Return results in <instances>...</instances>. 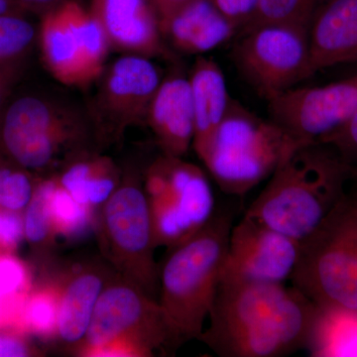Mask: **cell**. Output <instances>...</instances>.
Returning a JSON list of instances; mask_svg holds the SVG:
<instances>
[{
  "label": "cell",
  "instance_id": "33",
  "mask_svg": "<svg viewBox=\"0 0 357 357\" xmlns=\"http://www.w3.org/2000/svg\"><path fill=\"white\" fill-rule=\"evenodd\" d=\"M218 9L234 25L238 32L252 17L259 0H211Z\"/></svg>",
  "mask_w": 357,
  "mask_h": 357
},
{
  "label": "cell",
  "instance_id": "31",
  "mask_svg": "<svg viewBox=\"0 0 357 357\" xmlns=\"http://www.w3.org/2000/svg\"><path fill=\"white\" fill-rule=\"evenodd\" d=\"M24 237L23 215L0 208V255H11Z\"/></svg>",
  "mask_w": 357,
  "mask_h": 357
},
{
  "label": "cell",
  "instance_id": "18",
  "mask_svg": "<svg viewBox=\"0 0 357 357\" xmlns=\"http://www.w3.org/2000/svg\"><path fill=\"white\" fill-rule=\"evenodd\" d=\"M312 74L357 62V0H323L309 26Z\"/></svg>",
  "mask_w": 357,
  "mask_h": 357
},
{
  "label": "cell",
  "instance_id": "1",
  "mask_svg": "<svg viewBox=\"0 0 357 357\" xmlns=\"http://www.w3.org/2000/svg\"><path fill=\"white\" fill-rule=\"evenodd\" d=\"M317 305L291 286L220 280L199 340L220 357H281L307 349Z\"/></svg>",
  "mask_w": 357,
  "mask_h": 357
},
{
  "label": "cell",
  "instance_id": "21",
  "mask_svg": "<svg viewBox=\"0 0 357 357\" xmlns=\"http://www.w3.org/2000/svg\"><path fill=\"white\" fill-rule=\"evenodd\" d=\"M55 174L59 184L79 203L98 210L121 184L123 171L100 150H89L70 159Z\"/></svg>",
  "mask_w": 357,
  "mask_h": 357
},
{
  "label": "cell",
  "instance_id": "3",
  "mask_svg": "<svg viewBox=\"0 0 357 357\" xmlns=\"http://www.w3.org/2000/svg\"><path fill=\"white\" fill-rule=\"evenodd\" d=\"M98 149L88 109L57 95L10 98L0 115V156L37 176L51 175Z\"/></svg>",
  "mask_w": 357,
  "mask_h": 357
},
{
  "label": "cell",
  "instance_id": "4",
  "mask_svg": "<svg viewBox=\"0 0 357 357\" xmlns=\"http://www.w3.org/2000/svg\"><path fill=\"white\" fill-rule=\"evenodd\" d=\"M231 211H215L210 222L172 249L159 266L158 303L185 344L201 337L222 280Z\"/></svg>",
  "mask_w": 357,
  "mask_h": 357
},
{
  "label": "cell",
  "instance_id": "25",
  "mask_svg": "<svg viewBox=\"0 0 357 357\" xmlns=\"http://www.w3.org/2000/svg\"><path fill=\"white\" fill-rule=\"evenodd\" d=\"M50 211L56 236L70 243L83 238L91 229H96L98 211L79 203L59 184L57 177L51 194Z\"/></svg>",
  "mask_w": 357,
  "mask_h": 357
},
{
  "label": "cell",
  "instance_id": "30",
  "mask_svg": "<svg viewBox=\"0 0 357 357\" xmlns=\"http://www.w3.org/2000/svg\"><path fill=\"white\" fill-rule=\"evenodd\" d=\"M321 143L335 148L347 165L357 167V112L342 128Z\"/></svg>",
  "mask_w": 357,
  "mask_h": 357
},
{
  "label": "cell",
  "instance_id": "17",
  "mask_svg": "<svg viewBox=\"0 0 357 357\" xmlns=\"http://www.w3.org/2000/svg\"><path fill=\"white\" fill-rule=\"evenodd\" d=\"M146 124L162 154L184 158L192 147L195 133L189 77L173 73L162 79L150 103Z\"/></svg>",
  "mask_w": 357,
  "mask_h": 357
},
{
  "label": "cell",
  "instance_id": "16",
  "mask_svg": "<svg viewBox=\"0 0 357 357\" xmlns=\"http://www.w3.org/2000/svg\"><path fill=\"white\" fill-rule=\"evenodd\" d=\"M109 263H77L56 275L60 286L57 340L75 354L83 342L103 289L115 273Z\"/></svg>",
  "mask_w": 357,
  "mask_h": 357
},
{
  "label": "cell",
  "instance_id": "19",
  "mask_svg": "<svg viewBox=\"0 0 357 357\" xmlns=\"http://www.w3.org/2000/svg\"><path fill=\"white\" fill-rule=\"evenodd\" d=\"M161 32L175 50L202 55L234 38L238 28L211 0H190L161 25Z\"/></svg>",
  "mask_w": 357,
  "mask_h": 357
},
{
  "label": "cell",
  "instance_id": "26",
  "mask_svg": "<svg viewBox=\"0 0 357 357\" xmlns=\"http://www.w3.org/2000/svg\"><path fill=\"white\" fill-rule=\"evenodd\" d=\"M31 290L24 263L11 255H0V326L13 324L20 328L21 312Z\"/></svg>",
  "mask_w": 357,
  "mask_h": 357
},
{
  "label": "cell",
  "instance_id": "12",
  "mask_svg": "<svg viewBox=\"0 0 357 357\" xmlns=\"http://www.w3.org/2000/svg\"><path fill=\"white\" fill-rule=\"evenodd\" d=\"M151 59L126 55L105 66L86 107L98 149L119 142L126 130L146 124L148 109L162 82Z\"/></svg>",
  "mask_w": 357,
  "mask_h": 357
},
{
  "label": "cell",
  "instance_id": "23",
  "mask_svg": "<svg viewBox=\"0 0 357 357\" xmlns=\"http://www.w3.org/2000/svg\"><path fill=\"white\" fill-rule=\"evenodd\" d=\"M60 286L56 276L32 289L23 306L20 328L45 340L56 342L58 335Z\"/></svg>",
  "mask_w": 357,
  "mask_h": 357
},
{
  "label": "cell",
  "instance_id": "27",
  "mask_svg": "<svg viewBox=\"0 0 357 357\" xmlns=\"http://www.w3.org/2000/svg\"><path fill=\"white\" fill-rule=\"evenodd\" d=\"M38 44V26L26 13L0 15V67L24 69L26 61Z\"/></svg>",
  "mask_w": 357,
  "mask_h": 357
},
{
  "label": "cell",
  "instance_id": "15",
  "mask_svg": "<svg viewBox=\"0 0 357 357\" xmlns=\"http://www.w3.org/2000/svg\"><path fill=\"white\" fill-rule=\"evenodd\" d=\"M89 10L112 50L150 59L167 55L151 0H91Z\"/></svg>",
  "mask_w": 357,
  "mask_h": 357
},
{
  "label": "cell",
  "instance_id": "37",
  "mask_svg": "<svg viewBox=\"0 0 357 357\" xmlns=\"http://www.w3.org/2000/svg\"><path fill=\"white\" fill-rule=\"evenodd\" d=\"M347 195L357 203V167H351V169H349Z\"/></svg>",
  "mask_w": 357,
  "mask_h": 357
},
{
  "label": "cell",
  "instance_id": "6",
  "mask_svg": "<svg viewBox=\"0 0 357 357\" xmlns=\"http://www.w3.org/2000/svg\"><path fill=\"white\" fill-rule=\"evenodd\" d=\"M297 145L271 119L230 98L204 165L223 192L241 197L270 178Z\"/></svg>",
  "mask_w": 357,
  "mask_h": 357
},
{
  "label": "cell",
  "instance_id": "2",
  "mask_svg": "<svg viewBox=\"0 0 357 357\" xmlns=\"http://www.w3.org/2000/svg\"><path fill=\"white\" fill-rule=\"evenodd\" d=\"M351 166L326 143L293 148L246 211V217L302 241L347 196Z\"/></svg>",
  "mask_w": 357,
  "mask_h": 357
},
{
  "label": "cell",
  "instance_id": "14",
  "mask_svg": "<svg viewBox=\"0 0 357 357\" xmlns=\"http://www.w3.org/2000/svg\"><path fill=\"white\" fill-rule=\"evenodd\" d=\"M297 239L244 215L232 227L222 280L285 284L299 260Z\"/></svg>",
  "mask_w": 357,
  "mask_h": 357
},
{
  "label": "cell",
  "instance_id": "5",
  "mask_svg": "<svg viewBox=\"0 0 357 357\" xmlns=\"http://www.w3.org/2000/svg\"><path fill=\"white\" fill-rule=\"evenodd\" d=\"M182 344L158 300L115 272L96 303L88 332L75 354L84 357L166 356Z\"/></svg>",
  "mask_w": 357,
  "mask_h": 357
},
{
  "label": "cell",
  "instance_id": "34",
  "mask_svg": "<svg viewBox=\"0 0 357 357\" xmlns=\"http://www.w3.org/2000/svg\"><path fill=\"white\" fill-rule=\"evenodd\" d=\"M21 68L0 67V115L13 96V89L23 74Z\"/></svg>",
  "mask_w": 357,
  "mask_h": 357
},
{
  "label": "cell",
  "instance_id": "20",
  "mask_svg": "<svg viewBox=\"0 0 357 357\" xmlns=\"http://www.w3.org/2000/svg\"><path fill=\"white\" fill-rule=\"evenodd\" d=\"M194 109L192 148L203 162L225 119L230 102L222 69L215 61L199 56L189 76Z\"/></svg>",
  "mask_w": 357,
  "mask_h": 357
},
{
  "label": "cell",
  "instance_id": "24",
  "mask_svg": "<svg viewBox=\"0 0 357 357\" xmlns=\"http://www.w3.org/2000/svg\"><path fill=\"white\" fill-rule=\"evenodd\" d=\"M56 184L55 173L39 176L34 192L23 215L24 236L44 256L55 248L57 236L52 222L50 198Z\"/></svg>",
  "mask_w": 357,
  "mask_h": 357
},
{
  "label": "cell",
  "instance_id": "8",
  "mask_svg": "<svg viewBox=\"0 0 357 357\" xmlns=\"http://www.w3.org/2000/svg\"><path fill=\"white\" fill-rule=\"evenodd\" d=\"M96 234L105 259L116 273L158 300L159 266L155 261L151 213L142 175L122 174L121 182L98 208Z\"/></svg>",
  "mask_w": 357,
  "mask_h": 357
},
{
  "label": "cell",
  "instance_id": "35",
  "mask_svg": "<svg viewBox=\"0 0 357 357\" xmlns=\"http://www.w3.org/2000/svg\"><path fill=\"white\" fill-rule=\"evenodd\" d=\"M190 0H151L160 21V27L175 11Z\"/></svg>",
  "mask_w": 357,
  "mask_h": 357
},
{
  "label": "cell",
  "instance_id": "13",
  "mask_svg": "<svg viewBox=\"0 0 357 357\" xmlns=\"http://www.w3.org/2000/svg\"><path fill=\"white\" fill-rule=\"evenodd\" d=\"M267 102L270 119L294 142H323L357 112V75L325 86L290 89Z\"/></svg>",
  "mask_w": 357,
  "mask_h": 357
},
{
  "label": "cell",
  "instance_id": "28",
  "mask_svg": "<svg viewBox=\"0 0 357 357\" xmlns=\"http://www.w3.org/2000/svg\"><path fill=\"white\" fill-rule=\"evenodd\" d=\"M323 0H259L255 14L241 33L266 23L307 26Z\"/></svg>",
  "mask_w": 357,
  "mask_h": 357
},
{
  "label": "cell",
  "instance_id": "9",
  "mask_svg": "<svg viewBox=\"0 0 357 357\" xmlns=\"http://www.w3.org/2000/svg\"><path fill=\"white\" fill-rule=\"evenodd\" d=\"M154 243L172 249L203 229L217 211L213 188L199 167L161 154L142 175Z\"/></svg>",
  "mask_w": 357,
  "mask_h": 357
},
{
  "label": "cell",
  "instance_id": "32",
  "mask_svg": "<svg viewBox=\"0 0 357 357\" xmlns=\"http://www.w3.org/2000/svg\"><path fill=\"white\" fill-rule=\"evenodd\" d=\"M23 333L24 332L17 328L0 330V357L38 356V349L28 342Z\"/></svg>",
  "mask_w": 357,
  "mask_h": 357
},
{
  "label": "cell",
  "instance_id": "29",
  "mask_svg": "<svg viewBox=\"0 0 357 357\" xmlns=\"http://www.w3.org/2000/svg\"><path fill=\"white\" fill-rule=\"evenodd\" d=\"M39 176L0 156V208L22 213L29 204Z\"/></svg>",
  "mask_w": 357,
  "mask_h": 357
},
{
  "label": "cell",
  "instance_id": "11",
  "mask_svg": "<svg viewBox=\"0 0 357 357\" xmlns=\"http://www.w3.org/2000/svg\"><path fill=\"white\" fill-rule=\"evenodd\" d=\"M243 76L263 98L295 88L312 77L309 27L294 23H266L241 33L234 49Z\"/></svg>",
  "mask_w": 357,
  "mask_h": 357
},
{
  "label": "cell",
  "instance_id": "10",
  "mask_svg": "<svg viewBox=\"0 0 357 357\" xmlns=\"http://www.w3.org/2000/svg\"><path fill=\"white\" fill-rule=\"evenodd\" d=\"M38 46L52 76L76 88L96 83L110 50L95 16L75 0H60L45 9L38 25Z\"/></svg>",
  "mask_w": 357,
  "mask_h": 357
},
{
  "label": "cell",
  "instance_id": "22",
  "mask_svg": "<svg viewBox=\"0 0 357 357\" xmlns=\"http://www.w3.org/2000/svg\"><path fill=\"white\" fill-rule=\"evenodd\" d=\"M307 349L314 356H357V311L318 306Z\"/></svg>",
  "mask_w": 357,
  "mask_h": 357
},
{
  "label": "cell",
  "instance_id": "36",
  "mask_svg": "<svg viewBox=\"0 0 357 357\" xmlns=\"http://www.w3.org/2000/svg\"><path fill=\"white\" fill-rule=\"evenodd\" d=\"M13 13H27V9L17 0H0V15Z\"/></svg>",
  "mask_w": 357,
  "mask_h": 357
},
{
  "label": "cell",
  "instance_id": "38",
  "mask_svg": "<svg viewBox=\"0 0 357 357\" xmlns=\"http://www.w3.org/2000/svg\"><path fill=\"white\" fill-rule=\"evenodd\" d=\"M27 10L33 8H49L60 0H17Z\"/></svg>",
  "mask_w": 357,
  "mask_h": 357
},
{
  "label": "cell",
  "instance_id": "7",
  "mask_svg": "<svg viewBox=\"0 0 357 357\" xmlns=\"http://www.w3.org/2000/svg\"><path fill=\"white\" fill-rule=\"evenodd\" d=\"M300 243L292 286L318 306L357 311L356 202L347 195Z\"/></svg>",
  "mask_w": 357,
  "mask_h": 357
}]
</instances>
